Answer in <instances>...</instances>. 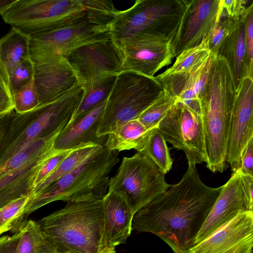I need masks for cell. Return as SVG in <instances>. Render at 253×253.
I'll return each mask as SVG.
<instances>
[{"label": "cell", "mask_w": 253, "mask_h": 253, "mask_svg": "<svg viewBox=\"0 0 253 253\" xmlns=\"http://www.w3.org/2000/svg\"><path fill=\"white\" fill-rule=\"evenodd\" d=\"M222 186H208L196 166H190L177 184L134 215L132 230L156 235L173 253H186L218 197Z\"/></svg>", "instance_id": "1"}, {"label": "cell", "mask_w": 253, "mask_h": 253, "mask_svg": "<svg viewBox=\"0 0 253 253\" xmlns=\"http://www.w3.org/2000/svg\"><path fill=\"white\" fill-rule=\"evenodd\" d=\"M103 198L88 195L71 200L36 221L56 253H115L106 242Z\"/></svg>", "instance_id": "2"}, {"label": "cell", "mask_w": 253, "mask_h": 253, "mask_svg": "<svg viewBox=\"0 0 253 253\" xmlns=\"http://www.w3.org/2000/svg\"><path fill=\"white\" fill-rule=\"evenodd\" d=\"M207 81L200 97L207 167L212 172L226 169V149L231 116L236 95L225 59L211 56Z\"/></svg>", "instance_id": "3"}, {"label": "cell", "mask_w": 253, "mask_h": 253, "mask_svg": "<svg viewBox=\"0 0 253 253\" xmlns=\"http://www.w3.org/2000/svg\"><path fill=\"white\" fill-rule=\"evenodd\" d=\"M84 92L78 84L61 97L30 111L15 112L0 148V165L33 142L61 133L68 125Z\"/></svg>", "instance_id": "4"}, {"label": "cell", "mask_w": 253, "mask_h": 253, "mask_svg": "<svg viewBox=\"0 0 253 253\" xmlns=\"http://www.w3.org/2000/svg\"><path fill=\"white\" fill-rule=\"evenodd\" d=\"M119 162L118 152L104 147L31 198L24 210L20 225L27 223L31 213L54 201L67 202L88 195L103 198L108 190L109 174Z\"/></svg>", "instance_id": "5"}, {"label": "cell", "mask_w": 253, "mask_h": 253, "mask_svg": "<svg viewBox=\"0 0 253 253\" xmlns=\"http://www.w3.org/2000/svg\"><path fill=\"white\" fill-rule=\"evenodd\" d=\"M186 0H137L132 6L118 11L111 24L115 42L134 36L167 38L172 44L184 14Z\"/></svg>", "instance_id": "6"}, {"label": "cell", "mask_w": 253, "mask_h": 253, "mask_svg": "<svg viewBox=\"0 0 253 253\" xmlns=\"http://www.w3.org/2000/svg\"><path fill=\"white\" fill-rule=\"evenodd\" d=\"M164 91L155 77L131 71L119 73L106 102L98 137L106 136L126 122L137 119Z\"/></svg>", "instance_id": "7"}, {"label": "cell", "mask_w": 253, "mask_h": 253, "mask_svg": "<svg viewBox=\"0 0 253 253\" xmlns=\"http://www.w3.org/2000/svg\"><path fill=\"white\" fill-rule=\"evenodd\" d=\"M165 174L142 151L124 157L116 174L110 178L108 190L120 196L131 214L165 193L171 186Z\"/></svg>", "instance_id": "8"}, {"label": "cell", "mask_w": 253, "mask_h": 253, "mask_svg": "<svg viewBox=\"0 0 253 253\" xmlns=\"http://www.w3.org/2000/svg\"><path fill=\"white\" fill-rule=\"evenodd\" d=\"M86 15L83 0H17L1 16L11 27L32 36L60 29Z\"/></svg>", "instance_id": "9"}, {"label": "cell", "mask_w": 253, "mask_h": 253, "mask_svg": "<svg viewBox=\"0 0 253 253\" xmlns=\"http://www.w3.org/2000/svg\"><path fill=\"white\" fill-rule=\"evenodd\" d=\"M55 137L48 136L30 144L0 165V208L11 201L30 195L41 166L58 151Z\"/></svg>", "instance_id": "10"}, {"label": "cell", "mask_w": 253, "mask_h": 253, "mask_svg": "<svg viewBox=\"0 0 253 253\" xmlns=\"http://www.w3.org/2000/svg\"><path fill=\"white\" fill-rule=\"evenodd\" d=\"M110 24L87 12L84 17L73 24L30 36L31 59L37 64L54 56L64 57L80 46L110 37Z\"/></svg>", "instance_id": "11"}, {"label": "cell", "mask_w": 253, "mask_h": 253, "mask_svg": "<svg viewBox=\"0 0 253 253\" xmlns=\"http://www.w3.org/2000/svg\"><path fill=\"white\" fill-rule=\"evenodd\" d=\"M64 57L84 91L123 71L122 54L111 36L80 46Z\"/></svg>", "instance_id": "12"}, {"label": "cell", "mask_w": 253, "mask_h": 253, "mask_svg": "<svg viewBox=\"0 0 253 253\" xmlns=\"http://www.w3.org/2000/svg\"><path fill=\"white\" fill-rule=\"evenodd\" d=\"M166 142L182 150L188 167L207 162L202 117L181 102L168 111L157 126Z\"/></svg>", "instance_id": "13"}, {"label": "cell", "mask_w": 253, "mask_h": 253, "mask_svg": "<svg viewBox=\"0 0 253 253\" xmlns=\"http://www.w3.org/2000/svg\"><path fill=\"white\" fill-rule=\"evenodd\" d=\"M115 42L122 54L123 71L149 78L175 57L172 42L166 38L137 35Z\"/></svg>", "instance_id": "14"}, {"label": "cell", "mask_w": 253, "mask_h": 253, "mask_svg": "<svg viewBox=\"0 0 253 253\" xmlns=\"http://www.w3.org/2000/svg\"><path fill=\"white\" fill-rule=\"evenodd\" d=\"M253 79L245 78L238 91L231 116L226 149V162L233 173L241 166L243 151L253 137Z\"/></svg>", "instance_id": "15"}, {"label": "cell", "mask_w": 253, "mask_h": 253, "mask_svg": "<svg viewBox=\"0 0 253 253\" xmlns=\"http://www.w3.org/2000/svg\"><path fill=\"white\" fill-rule=\"evenodd\" d=\"M253 211L240 212L186 253H252Z\"/></svg>", "instance_id": "16"}, {"label": "cell", "mask_w": 253, "mask_h": 253, "mask_svg": "<svg viewBox=\"0 0 253 253\" xmlns=\"http://www.w3.org/2000/svg\"><path fill=\"white\" fill-rule=\"evenodd\" d=\"M221 10V0H186L185 10L172 44L175 57L209 38Z\"/></svg>", "instance_id": "17"}, {"label": "cell", "mask_w": 253, "mask_h": 253, "mask_svg": "<svg viewBox=\"0 0 253 253\" xmlns=\"http://www.w3.org/2000/svg\"><path fill=\"white\" fill-rule=\"evenodd\" d=\"M247 210L241 174L238 169L222 185L218 197L196 237L194 245L206 239L240 212Z\"/></svg>", "instance_id": "18"}, {"label": "cell", "mask_w": 253, "mask_h": 253, "mask_svg": "<svg viewBox=\"0 0 253 253\" xmlns=\"http://www.w3.org/2000/svg\"><path fill=\"white\" fill-rule=\"evenodd\" d=\"M40 105L55 100L80 84L65 58L56 56L34 64Z\"/></svg>", "instance_id": "19"}, {"label": "cell", "mask_w": 253, "mask_h": 253, "mask_svg": "<svg viewBox=\"0 0 253 253\" xmlns=\"http://www.w3.org/2000/svg\"><path fill=\"white\" fill-rule=\"evenodd\" d=\"M211 61L210 56L204 64L192 71L155 78L165 91L201 116L200 97L207 81Z\"/></svg>", "instance_id": "20"}, {"label": "cell", "mask_w": 253, "mask_h": 253, "mask_svg": "<svg viewBox=\"0 0 253 253\" xmlns=\"http://www.w3.org/2000/svg\"><path fill=\"white\" fill-rule=\"evenodd\" d=\"M106 100L65 128L55 140V151L73 150L88 144L104 145L107 135L99 137L97 131L101 123Z\"/></svg>", "instance_id": "21"}, {"label": "cell", "mask_w": 253, "mask_h": 253, "mask_svg": "<svg viewBox=\"0 0 253 253\" xmlns=\"http://www.w3.org/2000/svg\"><path fill=\"white\" fill-rule=\"evenodd\" d=\"M104 227L109 248L126 243L132 231L133 215L126 201L108 191L103 198Z\"/></svg>", "instance_id": "22"}, {"label": "cell", "mask_w": 253, "mask_h": 253, "mask_svg": "<svg viewBox=\"0 0 253 253\" xmlns=\"http://www.w3.org/2000/svg\"><path fill=\"white\" fill-rule=\"evenodd\" d=\"M248 12L237 21L234 29L222 42L218 54L229 66L236 92L245 78L253 79L248 67L245 44V19Z\"/></svg>", "instance_id": "23"}, {"label": "cell", "mask_w": 253, "mask_h": 253, "mask_svg": "<svg viewBox=\"0 0 253 253\" xmlns=\"http://www.w3.org/2000/svg\"><path fill=\"white\" fill-rule=\"evenodd\" d=\"M30 40V36L14 27L0 39V70L6 80L14 67L31 58Z\"/></svg>", "instance_id": "24"}, {"label": "cell", "mask_w": 253, "mask_h": 253, "mask_svg": "<svg viewBox=\"0 0 253 253\" xmlns=\"http://www.w3.org/2000/svg\"><path fill=\"white\" fill-rule=\"evenodd\" d=\"M152 130L147 129L138 119L129 121L107 135L104 147L118 152L131 149L141 151Z\"/></svg>", "instance_id": "25"}, {"label": "cell", "mask_w": 253, "mask_h": 253, "mask_svg": "<svg viewBox=\"0 0 253 253\" xmlns=\"http://www.w3.org/2000/svg\"><path fill=\"white\" fill-rule=\"evenodd\" d=\"M104 148V145L88 144L73 149L47 178L33 189L30 195V199L60 177L75 169L84 161L102 151Z\"/></svg>", "instance_id": "26"}, {"label": "cell", "mask_w": 253, "mask_h": 253, "mask_svg": "<svg viewBox=\"0 0 253 253\" xmlns=\"http://www.w3.org/2000/svg\"><path fill=\"white\" fill-rule=\"evenodd\" d=\"M208 38L199 45L182 51L176 56L173 64L163 73L156 76L161 78L171 75L186 73L204 64L210 57Z\"/></svg>", "instance_id": "27"}, {"label": "cell", "mask_w": 253, "mask_h": 253, "mask_svg": "<svg viewBox=\"0 0 253 253\" xmlns=\"http://www.w3.org/2000/svg\"><path fill=\"white\" fill-rule=\"evenodd\" d=\"M18 232L19 239L15 253H56L41 232L36 221L28 220Z\"/></svg>", "instance_id": "28"}, {"label": "cell", "mask_w": 253, "mask_h": 253, "mask_svg": "<svg viewBox=\"0 0 253 253\" xmlns=\"http://www.w3.org/2000/svg\"><path fill=\"white\" fill-rule=\"evenodd\" d=\"M117 76L108 77L89 90L84 92L83 97L67 126L73 123L107 99Z\"/></svg>", "instance_id": "29"}, {"label": "cell", "mask_w": 253, "mask_h": 253, "mask_svg": "<svg viewBox=\"0 0 253 253\" xmlns=\"http://www.w3.org/2000/svg\"><path fill=\"white\" fill-rule=\"evenodd\" d=\"M141 151L148 156L165 174L171 169L172 160L169 150L157 126L151 130Z\"/></svg>", "instance_id": "30"}, {"label": "cell", "mask_w": 253, "mask_h": 253, "mask_svg": "<svg viewBox=\"0 0 253 253\" xmlns=\"http://www.w3.org/2000/svg\"><path fill=\"white\" fill-rule=\"evenodd\" d=\"M30 200V195L23 196L0 208V235L8 231L14 233L20 231L21 218Z\"/></svg>", "instance_id": "31"}, {"label": "cell", "mask_w": 253, "mask_h": 253, "mask_svg": "<svg viewBox=\"0 0 253 253\" xmlns=\"http://www.w3.org/2000/svg\"><path fill=\"white\" fill-rule=\"evenodd\" d=\"M177 99L164 90L161 96L139 116L138 120L148 129L158 126L168 111L177 102Z\"/></svg>", "instance_id": "32"}, {"label": "cell", "mask_w": 253, "mask_h": 253, "mask_svg": "<svg viewBox=\"0 0 253 253\" xmlns=\"http://www.w3.org/2000/svg\"><path fill=\"white\" fill-rule=\"evenodd\" d=\"M238 19L230 17L226 11L222 8L208 38L209 48L211 57L217 56L221 45L233 31Z\"/></svg>", "instance_id": "33"}, {"label": "cell", "mask_w": 253, "mask_h": 253, "mask_svg": "<svg viewBox=\"0 0 253 253\" xmlns=\"http://www.w3.org/2000/svg\"><path fill=\"white\" fill-rule=\"evenodd\" d=\"M14 110L23 114L35 109L40 105L39 94L34 78L13 95Z\"/></svg>", "instance_id": "34"}, {"label": "cell", "mask_w": 253, "mask_h": 253, "mask_svg": "<svg viewBox=\"0 0 253 253\" xmlns=\"http://www.w3.org/2000/svg\"><path fill=\"white\" fill-rule=\"evenodd\" d=\"M34 64L31 58L14 67L7 76V81L13 95L34 78Z\"/></svg>", "instance_id": "35"}, {"label": "cell", "mask_w": 253, "mask_h": 253, "mask_svg": "<svg viewBox=\"0 0 253 253\" xmlns=\"http://www.w3.org/2000/svg\"><path fill=\"white\" fill-rule=\"evenodd\" d=\"M72 150L58 151L46 159L41 166L36 176L34 188L47 178Z\"/></svg>", "instance_id": "36"}, {"label": "cell", "mask_w": 253, "mask_h": 253, "mask_svg": "<svg viewBox=\"0 0 253 253\" xmlns=\"http://www.w3.org/2000/svg\"><path fill=\"white\" fill-rule=\"evenodd\" d=\"M222 8L234 19H238L253 9L252 1L247 0H221Z\"/></svg>", "instance_id": "37"}, {"label": "cell", "mask_w": 253, "mask_h": 253, "mask_svg": "<svg viewBox=\"0 0 253 253\" xmlns=\"http://www.w3.org/2000/svg\"><path fill=\"white\" fill-rule=\"evenodd\" d=\"M245 37L248 67L253 77V9L246 17Z\"/></svg>", "instance_id": "38"}, {"label": "cell", "mask_w": 253, "mask_h": 253, "mask_svg": "<svg viewBox=\"0 0 253 253\" xmlns=\"http://www.w3.org/2000/svg\"><path fill=\"white\" fill-rule=\"evenodd\" d=\"M14 110L13 96L6 79L0 75V116L6 115Z\"/></svg>", "instance_id": "39"}, {"label": "cell", "mask_w": 253, "mask_h": 253, "mask_svg": "<svg viewBox=\"0 0 253 253\" xmlns=\"http://www.w3.org/2000/svg\"><path fill=\"white\" fill-rule=\"evenodd\" d=\"M253 137L247 142L242 154L241 166L238 170L243 174L253 176Z\"/></svg>", "instance_id": "40"}, {"label": "cell", "mask_w": 253, "mask_h": 253, "mask_svg": "<svg viewBox=\"0 0 253 253\" xmlns=\"http://www.w3.org/2000/svg\"><path fill=\"white\" fill-rule=\"evenodd\" d=\"M19 232L12 236H4L0 238V253H15L19 239Z\"/></svg>", "instance_id": "41"}, {"label": "cell", "mask_w": 253, "mask_h": 253, "mask_svg": "<svg viewBox=\"0 0 253 253\" xmlns=\"http://www.w3.org/2000/svg\"><path fill=\"white\" fill-rule=\"evenodd\" d=\"M240 174L246 200L247 210L248 211H253V176L243 174L241 173Z\"/></svg>", "instance_id": "42"}, {"label": "cell", "mask_w": 253, "mask_h": 253, "mask_svg": "<svg viewBox=\"0 0 253 253\" xmlns=\"http://www.w3.org/2000/svg\"><path fill=\"white\" fill-rule=\"evenodd\" d=\"M14 111L0 116V148L9 124L14 115Z\"/></svg>", "instance_id": "43"}, {"label": "cell", "mask_w": 253, "mask_h": 253, "mask_svg": "<svg viewBox=\"0 0 253 253\" xmlns=\"http://www.w3.org/2000/svg\"><path fill=\"white\" fill-rule=\"evenodd\" d=\"M17 0H0V15L5 13Z\"/></svg>", "instance_id": "44"}, {"label": "cell", "mask_w": 253, "mask_h": 253, "mask_svg": "<svg viewBox=\"0 0 253 253\" xmlns=\"http://www.w3.org/2000/svg\"><path fill=\"white\" fill-rule=\"evenodd\" d=\"M1 74L3 75V74H2V72H1V71L0 70V75H1Z\"/></svg>", "instance_id": "45"}]
</instances>
